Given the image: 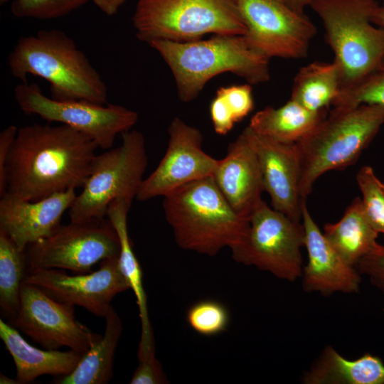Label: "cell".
Here are the masks:
<instances>
[{
  "mask_svg": "<svg viewBox=\"0 0 384 384\" xmlns=\"http://www.w3.org/2000/svg\"><path fill=\"white\" fill-rule=\"evenodd\" d=\"M97 148L91 137L65 124L18 128L6 162V191L35 201L82 188Z\"/></svg>",
  "mask_w": 384,
  "mask_h": 384,
  "instance_id": "obj_1",
  "label": "cell"
},
{
  "mask_svg": "<svg viewBox=\"0 0 384 384\" xmlns=\"http://www.w3.org/2000/svg\"><path fill=\"white\" fill-rule=\"evenodd\" d=\"M14 78L27 82L28 75L47 80L53 99L106 105V83L73 38L60 30H41L21 37L9 54Z\"/></svg>",
  "mask_w": 384,
  "mask_h": 384,
  "instance_id": "obj_2",
  "label": "cell"
},
{
  "mask_svg": "<svg viewBox=\"0 0 384 384\" xmlns=\"http://www.w3.org/2000/svg\"><path fill=\"white\" fill-rule=\"evenodd\" d=\"M169 67L179 99H196L213 77L232 73L250 85L270 79L269 58L259 53L242 35L218 34L206 40L173 41L154 40L148 43Z\"/></svg>",
  "mask_w": 384,
  "mask_h": 384,
  "instance_id": "obj_3",
  "label": "cell"
},
{
  "mask_svg": "<svg viewBox=\"0 0 384 384\" xmlns=\"http://www.w3.org/2000/svg\"><path fill=\"white\" fill-rule=\"evenodd\" d=\"M163 208L176 244L208 256L236 245L249 224L250 217L232 208L212 176L164 196Z\"/></svg>",
  "mask_w": 384,
  "mask_h": 384,
  "instance_id": "obj_4",
  "label": "cell"
},
{
  "mask_svg": "<svg viewBox=\"0 0 384 384\" xmlns=\"http://www.w3.org/2000/svg\"><path fill=\"white\" fill-rule=\"evenodd\" d=\"M383 124L384 106L334 107L309 135L296 143L302 201H306L321 175L353 164Z\"/></svg>",
  "mask_w": 384,
  "mask_h": 384,
  "instance_id": "obj_5",
  "label": "cell"
},
{
  "mask_svg": "<svg viewBox=\"0 0 384 384\" xmlns=\"http://www.w3.org/2000/svg\"><path fill=\"white\" fill-rule=\"evenodd\" d=\"M378 6L375 0H314L309 4L322 22L340 69L341 88L361 79L384 58V28L371 21Z\"/></svg>",
  "mask_w": 384,
  "mask_h": 384,
  "instance_id": "obj_6",
  "label": "cell"
},
{
  "mask_svg": "<svg viewBox=\"0 0 384 384\" xmlns=\"http://www.w3.org/2000/svg\"><path fill=\"white\" fill-rule=\"evenodd\" d=\"M132 21L137 38L146 43L246 32L235 0H139Z\"/></svg>",
  "mask_w": 384,
  "mask_h": 384,
  "instance_id": "obj_7",
  "label": "cell"
},
{
  "mask_svg": "<svg viewBox=\"0 0 384 384\" xmlns=\"http://www.w3.org/2000/svg\"><path fill=\"white\" fill-rule=\"evenodd\" d=\"M148 164L145 139L137 130L122 134V143L97 154L90 175L68 210L72 222L103 219L110 203L119 198L134 200Z\"/></svg>",
  "mask_w": 384,
  "mask_h": 384,
  "instance_id": "obj_8",
  "label": "cell"
},
{
  "mask_svg": "<svg viewBox=\"0 0 384 384\" xmlns=\"http://www.w3.org/2000/svg\"><path fill=\"white\" fill-rule=\"evenodd\" d=\"M304 244L303 224L262 200L250 214L244 235L230 250L236 262L294 282L302 274L301 249Z\"/></svg>",
  "mask_w": 384,
  "mask_h": 384,
  "instance_id": "obj_9",
  "label": "cell"
},
{
  "mask_svg": "<svg viewBox=\"0 0 384 384\" xmlns=\"http://www.w3.org/2000/svg\"><path fill=\"white\" fill-rule=\"evenodd\" d=\"M25 252L28 271L61 269L86 274L97 262L119 256L120 243L105 218L61 225L49 237L30 244Z\"/></svg>",
  "mask_w": 384,
  "mask_h": 384,
  "instance_id": "obj_10",
  "label": "cell"
},
{
  "mask_svg": "<svg viewBox=\"0 0 384 384\" xmlns=\"http://www.w3.org/2000/svg\"><path fill=\"white\" fill-rule=\"evenodd\" d=\"M14 97L25 114L69 126L91 137L102 149H111L117 135L130 130L139 119L135 111L119 105L49 98L36 83L16 85Z\"/></svg>",
  "mask_w": 384,
  "mask_h": 384,
  "instance_id": "obj_11",
  "label": "cell"
},
{
  "mask_svg": "<svg viewBox=\"0 0 384 384\" xmlns=\"http://www.w3.org/2000/svg\"><path fill=\"white\" fill-rule=\"evenodd\" d=\"M235 1L246 27L243 36L252 48L269 59H299L307 55L316 28L304 12L292 9L282 0Z\"/></svg>",
  "mask_w": 384,
  "mask_h": 384,
  "instance_id": "obj_12",
  "label": "cell"
},
{
  "mask_svg": "<svg viewBox=\"0 0 384 384\" xmlns=\"http://www.w3.org/2000/svg\"><path fill=\"white\" fill-rule=\"evenodd\" d=\"M74 306L59 302L36 286L23 282L19 310L9 324L46 350L66 346L85 354L102 336L76 320Z\"/></svg>",
  "mask_w": 384,
  "mask_h": 384,
  "instance_id": "obj_13",
  "label": "cell"
},
{
  "mask_svg": "<svg viewBox=\"0 0 384 384\" xmlns=\"http://www.w3.org/2000/svg\"><path fill=\"white\" fill-rule=\"evenodd\" d=\"M23 282L59 302L81 306L104 318L113 298L130 289L120 270L119 256L102 260L97 270L86 274L69 275L61 269L29 270Z\"/></svg>",
  "mask_w": 384,
  "mask_h": 384,
  "instance_id": "obj_14",
  "label": "cell"
},
{
  "mask_svg": "<svg viewBox=\"0 0 384 384\" xmlns=\"http://www.w3.org/2000/svg\"><path fill=\"white\" fill-rule=\"evenodd\" d=\"M166 153L154 171L144 179L136 199L145 201L165 196L177 188L213 176L218 159L203 148V135L196 127L175 117L168 128Z\"/></svg>",
  "mask_w": 384,
  "mask_h": 384,
  "instance_id": "obj_15",
  "label": "cell"
},
{
  "mask_svg": "<svg viewBox=\"0 0 384 384\" xmlns=\"http://www.w3.org/2000/svg\"><path fill=\"white\" fill-rule=\"evenodd\" d=\"M259 161L263 190L272 208L294 220L302 218L303 201L299 192L300 161L296 144L282 143L255 132L244 130Z\"/></svg>",
  "mask_w": 384,
  "mask_h": 384,
  "instance_id": "obj_16",
  "label": "cell"
},
{
  "mask_svg": "<svg viewBox=\"0 0 384 384\" xmlns=\"http://www.w3.org/2000/svg\"><path fill=\"white\" fill-rule=\"evenodd\" d=\"M76 196V189L71 188L32 201L6 191L0 199V230L25 250L59 228Z\"/></svg>",
  "mask_w": 384,
  "mask_h": 384,
  "instance_id": "obj_17",
  "label": "cell"
},
{
  "mask_svg": "<svg viewBox=\"0 0 384 384\" xmlns=\"http://www.w3.org/2000/svg\"><path fill=\"white\" fill-rule=\"evenodd\" d=\"M302 224L308 262L303 267L302 288L328 297L337 292L358 293L361 274L346 262L325 238L306 206L302 205Z\"/></svg>",
  "mask_w": 384,
  "mask_h": 384,
  "instance_id": "obj_18",
  "label": "cell"
},
{
  "mask_svg": "<svg viewBox=\"0 0 384 384\" xmlns=\"http://www.w3.org/2000/svg\"><path fill=\"white\" fill-rule=\"evenodd\" d=\"M213 178L232 208L249 218L264 191L257 154L242 131L218 161Z\"/></svg>",
  "mask_w": 384,
  "mask_h": 384,
  "instance_id": "obj_19",
  "label": "cell"
},
{
  "mask_svg": "<svg viewBox=\"0 0 384 384\" xmlns=\"http://www.w3.org/2000/svg\"><path fill=\"white\" fill-rule=\"evenodd\" d=\"M0 338L11 355L19 383H33L43 375L62 377L70 375L77 367L83 353L70 349L41 350L30 345L18 331L0 319Z\"/></svg>",
  "mask_w": 384,
  "mask_h": 384,
  "instance_id": "obj_20",
  "label": "cell"
},
{
  "mask_svg": "<svg viewBox=\"0 0 384 384\" xmlns=\"http://www.w3.org/2000/svg\"><path fill=\"white\" fill-rule=\"evenodd\" d=\"M301 380L304 384H384V363L370 353L349 360L327 346Z\"/></svg>",
  "mask_w": 384,
  "mask_h": 384,
  "instance_id": "obj_21",
  "label": "cell"
},
{
  "mask_svg": "<svg viewBox=\"0 0 384 384\" xmlns=\"http://www.w3.org/2000/svg\"><path fill=\"white\" fill-rule=\"evenodd\" d=\"M132 200L119 198L112 201L108 206L107 218L114 228L119 240V267L125 277L130 289L135 295L139 311L142 333L138 354H145L155 351L151 325L149 319L147 298L142 282V271L132 249L128 233L127 215Z\"/></svg>",
  "mask_w": 384,
  "mask_h": 384,
  "instance_id": "obj_22",
  "label": "cell"
},
{
  "mask_svg": "<svg viewBox=\"0 0 384 384\" xmlns=\"http://www.w3.org/2000/svg\"><path fill=\"white\" fill-rule=\"evenodd\" d=\"M327 116V110L311 111L290 99L282 106L267 107L250 119L249 127L274 141L296 144L309 135Z\"/></svg>",
  "mask_w": 384,
  "mask_h": 384,
  "instance_id": "obj_23",
  "label": "cell"
},
{
  "mask_svg": "<svg viewBox=\"0 0 384 384\" xmlns=\"http://www.w3.org/2000/svg\"><path fill=\"white\" fill-rule=\"evenodd\" d=\"M323 233L341 257L354 267L378 244L379 233L366 218L359 197L347 207L338 222L326 223Z\"/></svg>",
  "mask_w": 384,
  "mask_h": 384,
  "instance_id": "obj_24",
  "label": "cell"
},
{
  "mask_svg": "<svg viewBox=\"0 0 384 384\" xmlns=\"http://www.w3.org/2000/svg\"><path fill=\"white\" fill-rule=\"evenodd\" d=\"M105 333L86 353L72 373L58 377V384H107L113 377L115 351L121 337L122 320L111 306L105 316Z\"/></svg>",
  "mask_w": 384,
  "mask_h": 384,
  "instance_id": "obj_25",
  "label": "cell"
},
{
  "mask_svg": "<svg viewBox=\"0 0 384 384\" xmlns=\"http://www.w3.org/2000/svg\"><path fill=\"white\" fill-rule=\"evenodd\" d=\"M341 88L340 69L335 61L314 62L299 69L292 90V100L319 112L333 105Z\"/></svg>",
  "mask_w": 384,
  "mask_h": 384,
  "instance_id": "obj_26",
  "label": "cell"
},
{
  "mask_svg": "<svg viewBox=\"0 0 384 384\" xmlns=\"http://www.w3.org/2000/svg\"><path fill=\"white\" fill-rule=\"evenodd\" d=\"M28 270L25 250L0 230V306L10 319L19 310L21 287Z\"/></svg>",
  "mask_w": 384,
  "mask_h": 384,
  "instance_id": "obj_27",
  "label": "cell"
},
{
  "mask_svg": "<svg viewBox=\"0 0 384 384\" xmlns=\"http://www.w3.org/2000/svg\"><path fill=\"white\" fill-rule=\"evenodd\" d=\"M361 105L384 106V58L361 79L342 87L332 105L353 108Z\"/></svg>",
  "mask_w": 384,
  "mask_h": 384,
  "instance_id": "obj_28",
  "label": "cell"
},
{
  "mask_svg": "<svg viewBox=\"0 0 384 384\" xmlns=\"http://www.w3.org/2000/svg\"><path fill=\"white\" fill-rule=\"evenodd\" d=\"M363 210L368 222L378 233H384V183L370 166H362L356 174Z\"/></svg>",
  "mask_w": 384,
  "mask_h": 384,
  "instance_id": "obj_29",
  "label": "cell"
},
{
  "mask_svg": "<svg viewBox=\"0 0 384 384\" xmlns=\"http://www.w3.org/2000/svg\"><path fill=\"white\" fill-rule=\"evenodd\" d=\"M186 321L198 334L212 336L227 329L230 314L227 308L220 302L211 299L201 300L188 309Z\"/></svg>",
  "mask_w": 384,
  "mask_h": 384,
  "instance_id": "obj_30",
  "label": "cell"
},
{
  "mask_svg": "<svg viewBox=\"0 0 384 384\" xmlns=\"http://www.w3.org/2000/svg\"><path fill=\"white\" fill-rule=\"evenodd\" d=\"M90 0H14L12 14L18 18L50 20L63 16Z\"/></svg>",
  "mask_w": 384,
  "mask_h": 384,
  "instance_id": "obj_31",
  "label": "cell"
},
{
  "mask_svg": "<svg viewBox=\"0 0 384 384\" xmlns=\"http://www.w3.org/2000/svg\"><path fill=\"white\" fill-rule=\"evenodd\" d=\"M215 95L222 100L235 123L242 121L254 108L252 87L249 83L220 87Z\"/></svg>",
  "mask_w": 384,
  "mask_h": 384,
  "instance_id": "obj_32",
  "label": "cell"
},
{
  "mask_svg": "<svg viewBox=\"0 0 384 384\" xmlns=\"http://www.w3.org/2000/svg\"><path fill=\"white\" fill-rule=\"evenodd\" d=\"M355 267L361 276H366L370 284L381 292L384 301V245L378 244L359 260Z\"/></svg>",
  "mask_w": 384,
  "mask_h": 384,
  "instance_id": "obj_33",
  "label": "cell"
},
{
  "mask_svg": "<svg viewBox=\"0 0 384 384\" xmlns=\"http://www.w3.org/2000/svg\"><path fill=\"white\" fill-rule=\"evenodd\" d=\"M139 365L136 368L130 384H163L168 379L162 366L155 356V353L138 357Z\"/></svg>",
  "mask_w": 384,
  "mask_h": 384,
  "instance_id": "obj_34",
  "label": "cell"
},
{
  "mask_svg": "<svg viewBox=\"0 0 384 384\" xmlns=\"http://www.w3.org/2000/svg\"><path fill=\"white\" fill-rule=\"evenodd\" d=\"M18 128L9 125L0 133V196L6 192V162Z\"/></svg>",
  "mask_w": 384,
  "mask_h": 384,
  "instance_id": "obj_35",
  "label": "cell"
},
{
  "mask_svg": "<svg viewBox=\"0 0 384 384\" xmlns=\"http://www.w3.org/2000/svg\"><path fill=\"white\" fill-rule=\"evenodd\" d=\"M209 112L213 129L218 134L225 135L233 128L235 124L233 117L216 95L210 102Z\"/></svg>",
  "mask_w": 384,
  "mask_h": 384,
  "instance_id": "obj_36",
  "label": "cell"
},
{
  "mask_svg": "<svg viewBox=\"0 0 384 384\" xmlns=\"http://www.w3.org/2000/svg\"><path fill=\"white\" fill-rule=\"evenodd\" d=\"M105 14L112 16L116 14L125 0H92Z\"/></svg>",
  "mask_w": 384,
  "mask_h": 384,
  "instance_id": "obj_37",
  "label": "cell"
},
{
  "mask_svg": "<svg viewBox=\"0 0 384 384\" xmlns=\"http://www.w3.org/2000/svg\"><path fill=\"white\" fill-rule=\"evenodd\" d=\"M282 1H283L286 4H287L292 9L299 12H304V8L306 6H309V4L314 0H282Z\"/></svg>",
  "mask_w": 384,
  "mask_h": 384,
  "instance_id": "obj_38",
  "label": "cell"
},
{
  "mask_svg": "<svg viewBox=\"0 0 384 384\" xmlns=\"http://www.w3.org/2000/svg\"><path fill=\"white\" fill-rule=\"evenodd\" d=\"M377 26L384 28V6H378L374 11L371 18Z\"/></svg>",
  "mask_w": 384,
  "mask_h": 384,
  "instance_id": "obj_39",
  "label": "cell"
},
{
  "mask_svg": "<svg viewBox=\"0 0 384 384\" xmlns=\"http://www.w3.org/2000/svg\"><path fill=\"white\" fill-rule=\"evenodd\" d=\"M0 383H9V384H11V383H19L18 381L17 380H13V379H11L10 378L4 375H2L1 374V376H0Z\"/></svg>",
  "mask_w": 384,
  "mask_h": 384,
  "instance_id": "obj_40",
  "label": "cell"
},
{
  "mask_svg": "<svg viewBox=\"0 0 384 384\" xmlns=\"http://www.w3.org/2000/svg\"><path fill=\"white\" fill-rule=\"evenodd\" d=\"M9 0H0V4H6Z\"/></svg>",
  "mask_w": 384,
  "mask_h": 384,
  "instance_id": "obj_41",
  "label": "cell"
},
{
  "mask_svg": "<svg viewBox=\"0 0 384 384\" xmlns=\"http://www.w3.org/2000/svg\"><path fill=\"white\" fill-rule=\"evenodd\" d=\"M383 6H384V0H383Z\"/></svg>",
  "mask_w": 384,
  "mask_h": 384,
  "instance_id": "obj_42",
  "label": "cell"
}]
</instances>
